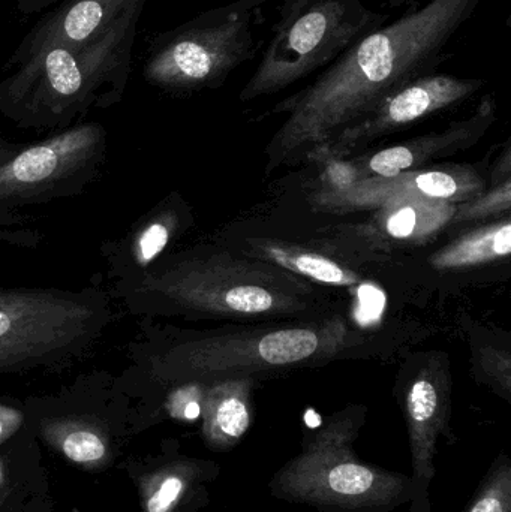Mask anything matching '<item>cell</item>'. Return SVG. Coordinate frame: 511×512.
<instances>
[{
	"mask_svg": "<svg viewBox=\"0 0 511 512\" xmlns=\"http://www.w3.org/2000/svg\"><path fill=\"white\" fill-rule=\"evenodd\" d=\"M411 456L413 498L408 512H432L431 486L441 439L456 444L452 424V379L440 360L420 367L399 394Z\"/></svg>",
	"mask_w": 511,
	"mask_h": 512,
	"instance_id": "cell-10",
	"label": "cell"
},
{
	"mask_svg": "<svg viewBox=\"0 0 511 512\" xmlns=\"http://www.w3.org/2000/svg\"><path fill=\"white\" fill-rule=\"evenodd\" d=\"M511 207V179L507 177L503 183L495 186L488 194L465 201L462 206L456 207L455 222L480 221L491 218L503 212H509Z\"/></svg>",
	"mask_w": 511,
	"mask_h": 512,
	"instance_id": "cell-23",
	"label": "cell"
},
{
	"mask_svg": "<svg viewBox=\"0 0 511 512\" xmlns=\"http://www.w3.org/2000/svg\"><path fill=\"white\" fill-rule=\"evenodd\" d=\"M483 86L485 81L479 78H459L441 72L414 78L384 99L365 119L342 131L330 144L339 152L365 146L425 117L462 104Z\"/></svg>",
	"mask_w": 511,
	"mask_h": 512,
	"instance_id": "cell-12",
	"label": "cell"
},
{
	"mask_svg": "<svg viewBox=\"0 0 511 512\" xmlns=\"http://www.w3.org/2000/svg\"><path fill=\"white\" fill-rule=\"evenodd\" d=\"M485 185L470 168L410 170L392 177H368L342 188H326L315 195V206L329 212L377 210L405 198H434L465 203L482 194Z\"/></svg>",
	"mask_w": 511,
	"mask_h": 512,
	"instance_id": "cell-11",
	"label": "cell"
},
{
	"mask_svg": "<svg viewBox=\"0 0 511 512\" xmlns=\"http://www.w3.org/2000/svg\"><path fill=\"white\" fill-rule=\"evenodd\" d=\"M255 382L257 379L231 378L204 384L201 438L213 453H230L251 430Z\"/></svg>",
	"mask_w": 511,
	"mask_h": 512,
	"instance_id": "cell-17",
	"label": "cell"
},
{
	"mask_svg": "<svg viewBox=\"0 0 511 512\" xmlns=\"http://www.w3.org/2000/svg\"><path fill=\"white\" fill-rule=\"evenodd\" d=\"M60 2L63 0H17V9L23 14L30 15L44 11Z\"/></svg>",
	"mask_w": 511,
	"mask_h": 512,
	"instance_id": "cell-27",
	"label": "cell"
},
{
	"mask_svg": "<svg viewBox=\"0 0 511 512\" xmlns=\"http://www.w3.org/2000/svg\"><path fill=\"white\" fill-rule=\"evenodd\" d=\"M462 512H511V459L500 453Z\"/></svg>",
	"mask_w": 511,
	"mask_h": 512,
	"instance_id": "cell-22",
	"label": "cell"
},
{
	"mask_svg": "<svg viewBox=\"0 0 511 512\" xmlns=\"http://www.w3.org/2000/svg\"><path fill=\"white\" fill-rule=\"evenodd\" d=\"M143 9L83 44H51L0 81V116L20 129L63 131L120 104Z\"/></svg>",
	"mask_w": 511,
	"mask_h": 512,
	"instance_id": "cell-4",
	"label": "cell"
},
{
	"mask_svg": "<svg viewBox=\"0 0 511 512\" xmlns=\"http://www.w3.org/2000/svg\"><path fill=\"white\" fill-rule=\"evenodd\" d=\"M456 204L434 198H405L377 209L374 230L396 242L420 245L453 221Z\"/></svg>",
	"mask_w": 511,
	"mask_h": 512,
	"instance_id": "cell-19",
	"label": "cell"
},
{
	"mask_svg": "<svg viewBox=\"0 0 511 512\" xmlns=\"http://www.w3.org/2000/svg\"><path fill=\"white\" fill-rule=\"evenodd\" d=\"M221 466L210 460L173 457L140 481L143 512H191L209 504V484Z\"/></svg>",
	"mask_w": 511,
	"mask_h": 512,
	"instance_id": "cell-16",
	"label": "cell"
},
{
	"mask_svg": "<svg viewBox=\"0 0 511 512\" xmlns=\"http://www.w3.org/2000/svg\"><path fill=\"white\" fill-rule=\"evenodd\" d=\"M189 210L177 195H168L132 222L125 236L102 243L99 254L107 265L111 289L123 288L140 279L153 262L167 254L186 225Z\"/></svg>",
	"mask_w": 511,
	"mask_h": 512,
	"instance_id": "cell-13",
	"label": "cell"
},
{
	"mask_svg": "<svg viewBox=\"0 0 511 512\" xmlns=\"http://www.w3.org/2000/svg\"><path fill=\"white\" fill-rule=\"evenodd\" d=\"M252 15L254 11L221 6L156 33L144 57V80L171 95L218 89L255 56Z\"/></svg>",
	"mask_w": 511,
	"mask_h": 512,
	"instance_id": "cell-9",
	"label": "cell"
},
{
	"mask_svg": "<svg viewBox=\"0 0 511 512\" xmlns=\"http://www.w3.org/2000/svg\"><path fill=\"white\" fill-rule=\"evenodd\" d=\"M411 2V0H387V3H389V6H392V8H398V6L405 5V3Z\"/></svg>",
	"mask_w": 511,
	"mask_h": 512,
	"instance_id": "cell-30",
	"label": "cell"
},
{
	"mask_svg": "<svg viewBox=\"0 0 511 512\" xmlns=\"http://www.w3.org/2000/svg\"><path fill=\"white\" fill-rule=\"evenodd\" d=\"M254 248L257 249L258 259L279 265L303 279L332 286H354L360 283L359 274L327 256L270 242H260Z\"/></svg>",
	"mask_w": 511,
	"mask_h": 512,
	"instance_id": "cell-21",
	"label": "cell"
},
{
	"mask_svg": "<svg viewBox=\"0 0 511 512\" xmlns=\"http://www.w3.org/2000/svg\"><path fill=\"white\" fill-rule=\"evenodd\" d=\"M501 354L497 351L483 352V357L480 358V369L482 375L485 376L486 384L491 385L492 390L503 397L507 402H511V369L509 355Z\"/></svg>",
	"mask_w": 511,
	"mask_h": 512,
	"instance_id": "cell-25",
	"label": "cell"
},
{
	"mask_svg": "<svg viewBox=\"0 0 511 512\" xmlns=\"http://www.w3.org/2000/svg\"><path fill=\"white\" fill-rule=\"evenodd\" d=\"M42 439L75 465L102 469L111 460V441L98 415L63 412L39 420Z\"/></svg>",
	"mask_w": 511,
	"mask_h": 512,
	"instance_id": "cell-18",
	"label": "cell"
},
{
	"mask_svg": "<svg viewBox=\"0 0 511 512\" xmlns=\"http://www.w3.org/2000/svg\"><path fill=\"white\" fill-rule=\"evenodd\" d=\"M114 316L95 280L81 289L0 288V375L72 366L101 342Z\"/></svg>",
	"mask_w": 511,
	"mask_h": 512,
	"instance_id": "cell-6",
	"label": "cell"
},
{
	"mask_svg": "<svg viewBox=\"0 0 511 512\" xmlns=\"http://www.w3.org/2000/svg\"><path fill=\"white\" fill-rule=\"evenodd\" d=\"M482 0H431L351 45L311 86L276 105L287 113L267 146V171L329 146L414 78L450 59L446 47Z\"/></svg>",
	"mask_w": 511,
	"mask_h": 512,
	"instance_id": "cell-1",
	"label": "cell"
},
{
	"mask_svg": "<svg viewBox=\"0 0 511 512\" xmlns=\"http://www.w3.org/2000/svg\"><path fill=\"white\" fill-rule=\"evenodd\" d=\"M267 2H270V0H236V2H231L230 5L236 9H243V11H255Z\"/></svg>",
	"mask_w": 511,
	"mask_h": 512,
	"instance_id": "cell-29",
	"label": "cell"
},
{
	"mask_svg": "<svg viewBox=\"0 0 511 512\" xmlns=\"http://www.w3.org/2000/svg\"><path fill=\"white\" fill-rule=\"evenodd\" d=\"M26 144L23 143H12V141L6 140L2 134H0V167L6 162L11 161L15 155L24 149Z\"/></svg>",
	"mask_w": 511,
	"mask_h": 512,
	"instance_id": "cell-28",
	"label": "cell"
},
{
	"mask_svg": "<svg viewBox=\"0 0 511 512\" xmlns=\"http://www.w3.org/2000/svg\"><path fill=\"white\" fill-rule=\"evenodd\" d=\"M146 2L147 0H63L24 36L6 63V68L20 66L47 45H78L90 41L110 29L129 12L144 9Z\"/></svg>",
	"mask_w": 511,
	"mask_h": 512,
	"instance_id": "cell-14",
	"label": "cell"
},
{
	"mask_svg": "<svg viewBox=\"0 0 511 512\" xmlns=\"http://www.w3.org/2000/svg\"><path fill=\"white\" fill-rule=\"evenodd\" d=\"M107 149V131L98 122L26 144L0 167V242L38 249L41 234L24 228V210L83 195L101 176Z\"/></svg>",
	"mask_w": 511,
	"mask_h": 512,
	"instance_id": "cell-7",
	"label": "cell"
},
{
	"mask_svg": "<svg viewBox=\"0 0 511 512\" xmlns=\"http://www.w3.org/2000/svg\"><path fill=\"white\" fill-rule=\"evenodd\" d=\"M511 252V222L509 218L486 225L462 236L432 256L438 270H462L507 258Z\"/></svg>",
	"mask_w": 511,
	"mask_h": 512,
	"instance_id": "cell-20",
	"label": "cell"
},
{
	"mask_svg": "<svg viewBox=\"0 0 511 512\" xmlns=\"http://www.w3.org/2000/svg\"><path fill=\"white\" fill-rule=\"evenodd\" d=\"M359 340L342 316L216 333L180 330L146 318L129 343L128 372L158 388L231 378L258 381L260 376L323 366Z\"/></svg>",
	"mask_w": 511,
	"mask_h": 512,
	"instance_id": "cell-2",
	"label": "cell"
},
{
	"mask_svg": "<svg viewBox=\"0 0 511 512\" xmlns=\"http://www.w3.org/2000/svg\"><path fill=\"white\" fill-rule=\"evenodd\" d=\"M308 279L263 259L209 251L165 254L131 285L108 291L138 318L270 319L311 312Z\"/></svg>",
	"mask_w": 511,
	"mask_h": 512,
	"instance_id": "cell-3",
	"label": "cell"
},
{
	"mask_svg": "<svg viewBox=\"0 0 511 512\" xmlns=\"http://www.w3.org/2000/svg\"><path fill=\"white\" fill-rule=\"evenodd\" d=\"M494 120L495 104L491 96H488L470 119L452 123L446 131L396 144L357 164L354 162V182L368 177H392L404 171L417 170L431 159L443 158L467 149L480 140Z\"/></svg>",
	"mask_w": 511,
	"mask_h": 512,
	"instance_id": "cell-15",
	"label": "cell"
},
{
	"mask_svg": "<svg viewBox=\"0 0 511 512\" xmlns=\"http://www.w3.org/2000/svg\"><path fill=\"white\" fill-rule=\"evenodd\" d=\"M368 423L365 405H348L305 427L300 451L267 483L272 498L320 512H393L410 504V475L363 462L356 442Z\"/></svg>",
	"mask_w": 511,
	"mask_h": 512,
	"instance_id": "cell-5",
	"label": "cell"
},
{
	"mask_svg": "<svg viewBox=\"0 0 511 512\" xmlns=\"http://www.w3.org/2000/svg\"><path fill=\"white\" fill-rule=\"evenodd\" d=\"M387 20L389 15L371 11L362 0H285L272 39L240 92V101L288 89L335 62Z\"/></svg>",
	"mask_w": 511,
	"mask_h": 512,
	"instance_id": "cell-8",
	"label": "cell"
},
{
	"mask_svg": "<svg viewBox=\"0 0 511 512\" xmlns=\"http://www.w3.org/2000/svg\"><path fill=\"white\" fill-rule=\"evenodd\" d=\"M26 415L17 406L0 402V444L17 435L18 430L23 427Z\"/></svg>",
	"mask_w": 511,
	"mask_h": 512,
	"instance_id": "cell-26",
	"label": "cell"
},
{
	"mask_svg": "<svg viewBox=\"0 0 511 512\" xmlns=\"http://www.w3.org/2000/svg\"><path fill=\"white\" fill-rule=\"evenodd\" d=\"M162 390H164L162 408L171 418L180 421H194L200 418L204 384L188 382V384L171 385Z\"/></svg>",
	"mask_w": 511,
	"mask_h": 512,
	"instance_id": "cell-24",
	"label": "cell"
},
{
	"mask_svg": "<svg viewBox=\"0 0 511 512\" xmlns=\"http://www.w3.org/2000/svg\"><path fill=\"white\" fill-rule=\"evenodd\" d=\"M5 465H3L2 459H0V487L5 484Z\"/></svg>",
	"mask_w": 511,
	"mask_h": 512,
	"instance_id": "cell-31",
	"label": "cell"
}]
</instances>
